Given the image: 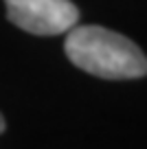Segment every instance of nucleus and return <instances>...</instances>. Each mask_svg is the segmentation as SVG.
Wrapping results in <instances>:
<instances>
[{"mask_svg": "<svg viewBox=\"0 0 147 149\" xmlns=\"http://www.w3.org/2000/svg\"><path fill=\"white\" fill-rule=\"evenodd\" d=\"M66 57L77 68L101 79H136L147 74V57L121 33L106 26H77L66 35Z\"/></svg>", "mask_w": 147, "mask_h": 149, "instance_id": "nucleus-1", "label": "nucleus"}, {"mask_svg": "<svg viewBox=\"0 0 147 149\" xmlns=\"http://www.w3.org/2000/svg\"><path fill=\"white\" fill-rule=\"evenodd\" d=\"M7 18L33 35H60L77 24L79 11L70 0H5Z\"/></svg>", "mask_w": 147, "mask_h": 149, "instance_id": "nucleus-2", "label": "nucleus"}, {"mask_svg": "<svg viewBox=\"0 0 147 149\" xmlns=\"http://www.w3.org/2000/svg\"><path fill=\"white\" fill-rule=\"evenodd\" d=\"M2 132H5V116L0 114V134H2Z\"/></svg>", "mask_w": 147, "mask_h": 149, "instance_id": "nucleus-3", "label": "nucleus"}]
</instances>
